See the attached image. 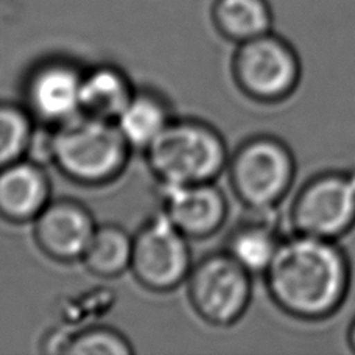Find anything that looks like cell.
Returning a JSON list of instances; mask_svg holds the SVG:
<instances>
[{"label":"cell","mask_w":355,"mask_h":355,"mask_svg":"<svg viewBox=\"0 0 355 355\" xmlns=\"http://www.w3.org/2000/svg\"><path fill=\"white\" fill-rule=\"evenodd\" d=\"M263 277L277 309L291 318L320 321L343 306L351 263L337 240L293 232L282 240Z\"/></svg>","instance_id":"1"},{"label":"cell","mask_w":355,"mask_h":355,"mask_svg":"<svg viewBox=\"0 0 355 355\" xmlns=\"http://www.w3.org/2000/svg\"><path fill=\"white\" fill-rule=\"evenodd\" d=\"M161 187V212L189 239H207L223 227L227 200L215 182Z\"/></svg>","instance_id":"11"},{"label":"cell","mask_w":355,"mask_h":355,"mask_svg":"<svg viewBox=\"0 0 355 355\" xmlns=\"http://www.w3.org/2000/svg\"><path fill=\"white\" fill-rule=\"evenodd\" d=\"M132 236L122 226L98 225L81 262L94 276L112 279L130 271Z\"/></svg>","instance_id":"17"},{"label":"cell","mask_w":355,"mask_h":355,"mask_svg":"<svg viewBox=\"0 0 355 355\" xmlns=\"http://www.w3.org/2000/svg\"><path fill=\"white\" fill-rule=\"evenodd\" d=\"M58 352L69 355H131L130 340L117 329L91 326L61 338Z\"/></svg>","instance_id":"19"},{"label":"cell","mask_w":355,"mask_h":355,"mask_svg":"<svg viewBox=\"0 0 355 355\" xmlns=\"http://www.w3.org/2000/svg\"><path fill=\"white\" fill-rule=\"evenodd\" d=\"M232 227L225 251L251 276H263L285 239L276 211L252 212Z\"/></svg>","instance_id":"13"},{"label":"cell","mask_w":355,"mask_h":355,"mask_svg":"<svg viewBox=\"0 0 355 355\" xmlns=\"http://www.w3.org/2000/svg\"><path fill=\"white\" fill-rule=\"evenodd\" d=\"M36 126L22 103L0 100V168L28 157Z\"/></svg>","instance_id":"18"},{"label":"cell","mask_w":355,"mask_h":355,"mask_svg":"<svg viewBox=\"0 0 355 355\" xmlns=\"http://www.w3.org/2000/svg\"><path fill=\"white\" fill-rule=\"evenodd\" d=\"M131 151L116 122L83 112L49 128L42 141V157L69 181L86 187L119 180L128 167Z\"/></svg>","instance_id":"2"},{"label":"cell","mask_w":355,"mask_h":355,"mask_svg":"<svg viewBox=\"0 0 355 355\" xmlns=\"http://www.w3.org/2000/svg\"><path fill=\"white\" fill-rule=\"evenodd\" d=\"M211 16L215 30L236 44L270 33L272 25L266 0H215Z\"/></svg>","instance_id":"16"},{"label":"cell","mask_w":355,"mask_h":355,"mask_svg":"<svg viewBox=\"0 0 355 355\" xmlns=\"http://www.w3.org/2000/svg\"><path fill=\"white\" fill-rule=\"evenodd\" d=\"M173 119L172 106L162 94L153 89H136L116 125L132 150L145 151Z\"/></svg>","instance_id":"15"},{"label":"cell","mask_w":355,"mask_h":355,"mask_svg":"<svg viewBox=\"0 0 355 355\" xmlns=\"http://www.w3.org/2000/svg\"><path fill=\"white\" fill-rule=\"evenodd\" d=\"M85 69L66 56L36 61L22 81V105L37 125L53 128L78 116Z\"/></svg>","instance_id":"9"},{"label":"cell","mask_w":355,"mask_h":355,"mask_svg":"<svg viewBox=\"0 0 355 355\" xmlns=\"http://www.w3.org/2000/svg\"><path fill=\"white\" fill-rule=\"evenodd\" d=\"M251 279L226 251L209 254L192 266L186 281L190 306L209 324L230 327L242 320L250 307Z\"/></svg>","instance_id":"5"},{"label":"cell","mask_w":355,"mask_h":355,"mask_svg":"<svg viewBox=\"0 0 355 355\" xmlns=\"http://www.w3.org/2000/svg\"><path fill=\"white\" fill-rule=\"evenodd\" d=\"M232 77L246 97L259 103H277L296 91L301 62L293 47L270 31L237 44L232 56Z\"/></svg>","instance_id":"6"},{"label":"cell","mask_w":355,"mask_h":355,"mask_svg":"<svg viewBox=\"0 0 355 355\" xmlns=\"http://www.w3.org/2000/svg\"><path fill=\"white\" fill-rule=\"evenodd\" d=\"M293 232L338 240L355 226V168L320 173L304 184L290 207Z\"/></svg>","instance_id":"8"},{"label":"cell","mask_w":355,"mask_h":355,"mask_svg":"<svg viewBox=\"0 0 355 355\" xmlns=\"http://www.w3.org/2000/svg\"><path fill=\"white\" fill-rule=\"evenodd\" d=\"M189 237L161 211L132 236L130 271L139 285L153 293H167L187 281L192 270Z\"/></svg>","instance_id":"7"},{"label":"cell","mask_w":355,"mask_h":355,"mask_svg":"<svg viewBox=\"0 0 355 355\" xmlns=\"http://www.w3.org/2000/svg\"><path fill=\"white\" fill-rule=\"evenodd\" d=\"M97 226L92 212L81 201L52 198L33 221V237L44 256L72 263L83 259Z\"/></svg>","instance_id":"10"},{"label":"cell","mask_w":355,"mask_h":355,"mask_svg":"<svg viewBox=\"0 0 355 355\" xmlns=\"http://www.w3.org/2000/svg\"><path fill=\"white\" fill-rule=\"evenodd\" d=\"M52 201V184L46 167L24 157L0 168V218L12 225L33 223Z\"/></svg>","instance_id":"12"},{"label":"cell","mask_w":355,"mask_h":355,"mask_svg":"<svg viewBox=\"0 0 355 355\" xmlns=\"http://www.w3.org/2000/svg\"><path fill=\"white\" fill-rule=\"evenodd\" d=\"M347 341H349L351 349L355 352V318H354L352 324L349 327V332H347Z\"/></svg>","instance_id":"20"},{"label":"cell","mask_w":355,"mask_h":355,"mask_svg":"<svg viewBox=\"0 0 355 355\" xmlns=\"http://www.w3.org/2000/svg\"><path fill=\"white\" fill-rule=\"evenodd\" d=\"M136 87L122 69L110 62L85 69L80 89V107L87 116L116 122L130 103Z\"/></svg>","instance_id":"14"},{"label":"cell","mask_w":355,"mask_h":355,"mask_svg":"<svg viewBox=\"0 0 355 355\" xmlns=\"http://www.w3.org/2000/svg\"><path fill=\"white\" fill-rule=\"evenodd\" d=\"M232 192L252 212L276 211L295 181L296 162L288 145L259 135L239 145L227 162Z\"/></svg>","instance_id":"4"},{"label":"cell","mask_w":355,"mask_h":355,"mask_svg":"<svg viewBox=\"0 0 355 355\" xmlns=\"http://www.w3.org/2000/svg\"><path fill=\"white\" fill-rule=\"evenodd\" d=\"M144 153L159 186L215 182L231 157L215 126L205 120L176 117Z\"/></svg>","instance_id":"3"}]
</instances>
